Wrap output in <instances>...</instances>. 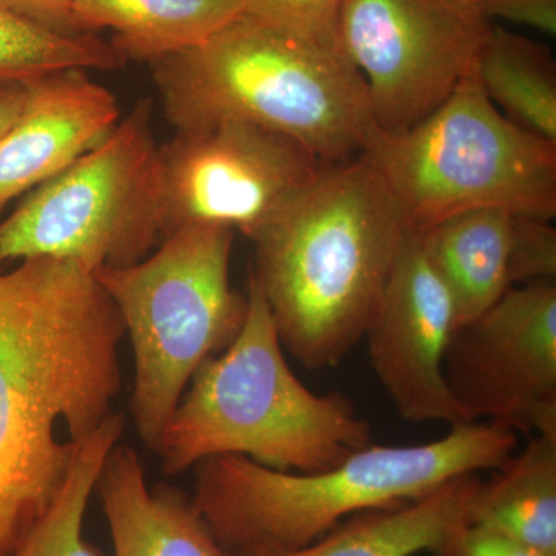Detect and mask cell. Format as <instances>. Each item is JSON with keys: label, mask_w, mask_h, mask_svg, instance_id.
Listing matches in <instances>:
<instances>
[{"label": "cell", "mask_w": 556, "mask_h": 556, "mask_svg": "<svg viewBox=\"0 0 556 556\" xmlns=\"http://www.w3.org/2000/svg\"><path fill=\"white\" fill-rule=\"evenodd\" d=\"M123 318L72 260H21L0 273V556L60 495L80 445L123 388Z\"/></svg>", "instance_id": "1"}, {"label": "cell", "mask_w": 556, "mask_h": 556, "mask_svg": "<svg viewBox=\"0 0 556 556\" xmlns=\"http://www.w3.org/2000/svg\"><path fill=\"white\" fill-rule=\"evenodd\" d=\"M409 226L367 153L327 163L254 240L252 277L281 345L334 367L364 339Z\"/></svg>", "instance_id": "2"}, {"label": "cell", "mask_w": 556, "mask_h": 556, "mask_svg": "<svg viewBox=\"0 0 556 556\" xmlns=\"http://www.w3.org/2000/svg\"><path fill=\"white\" fill-rule=\"evenodd\" d=\"M517 444L510 428L463 422L427 444L368 445L316 473L211 456L193 467L192 501L230 556L294 551L362 511L409 503L457 477L495 470Z\"/></svg>", "instance_id": "3"}, {"label": "cell", "mask_w": 556, "mask_h": 556, "mask_svg": "<svg viewBox=\"0 0 556 556\" xmlns=\"http://www.w3.org/2000/svg\"><path fill=\"white\" fill-rule=\"evenodd\" d=\"M247 295L239 336L197 369L172 416L160 453L169 477L218 455L316 473L372 444L371 427L345 394L313 393L289 368L268 302L251 273Z\"/></svg>", "instance_id": "4"}, {"label": "cell", "mask_w": 556, "mask_h": 556, "mask_svg": "<svg viewBox=\"0 0 556 556\" xmlns=\"http://www.w3.org/2000/svg\"><path fill=\"white\" fill-rule=\"evenodd\" d=\"M149 65L177 131L243 121L298 139L324 163H340L364 152L376 129L365 80L342 51L247 14L195 49Z\"/></svg>", "instance_id": "5"}, {"label": "cell", "mask_w": 556, "mask_h": 556, "mask_svg": "<svg viewBox=\"0 0 556 556\" xmlns=\"http://www.w3.org/2000/svg\"><path fill=\"white\" fill-rule=\"evenodd\" d=\"M236 230L190 223L141 262L98 270L134 350L130 412L138 437L160 456L172 416L197 369L236 340L248 295L230 285Z\"/></svg>", "instance_id": "6"}, {"label": "cell", "mask_w": 556, "mask_h": 556, "mask_svg": "<svg viewBox=\"0 0 556 556\" xmlns=\"http://www.w3.org/2000/svg\"><path fill=\"white\" fill-rule=\"evenodd\" d=\"M364 153L409 228L475 208L556 217V142L511 123L486 97L477 67L409 129L388 134L376 126Z\"/></svg>", "instance_id": "7"}, {"label": "cell", "mask_w": 556, "mask_h": 556, "mask_svg": "<svg viewBox=\"0 0 556 556\" xmlns=\"http://www.w3.org/2000/svg\"><path fill=\"white\" fill-rule=\"evenodd\" d=\"M150 115V102L139 101L101 144L28 192L0 222V265L54 257L97 274L152 254L164 233Z\"/></svg>", "instance_id": "8"}, {"label": "cell", "mask_w": 556, "mask_h": 556, "mask_svg": "<svg viewBox=\"0 0 556 556\" xmlns=\"http://www.w3.org/2000/svg\"><path fill=\"white\" fill-rule=\"evenodd\" d=\"M492 25L455 0H343L340 46L365 80L376 126L407 130L447 101Z\"/></svg>", "instance_id": "9"}, {"label": "cell", "mask_w": 556, "mask_h": 556, "mask_svg": "<svg viewBox=\"0 0 556 556\" xmlns=\"http://www.w3.org/2000/svg\"><path fill=\"white\" fill-rule=\"evenodd\" d=\"M159 155L164 239L207 223L254 241L327 164L298 139L243 121L178 130Z\"/></svg>", "instance_id": "10"}, {"label": "cell", "mask_w": 556, "mask_h": 556, "mask_svg": "<svg viewBox=\"0 0 556 556\" xmlns=\"http://www.w3.org/2000/svg\"><path fill=\"white\" fill-rule=\"evenodd\" d=\"M444 375L467 422L556 439V281L511 287L457 328Z\"/></svg>", "instance_id": "11"}, {"label": "cell", "mask_w": 556, "mask_h": 556, "mask_svg": "<svg viewBox=\"0 0 556 556\" xmlns=\"http://www.w3.org/2000/svg\"><path fill=\"white\" fill-rule=\"evenodd\" d=\"M455 331L453 300L419 232L409 228L364 336L372 371L407 422H467L444 375L445 351Z\"/></svg>", "instance_id": "12"}, {"label": "cell", "mask_w": 556, "mask_h": 556, "mask_svg": "<svg viewBox=\"0 0 556 556\" xmlns=\"http://www.w3.org/2000/svg\"><path fill=\"white\" fill-rule=\"evenodd\" d=\"M24 86V108L0 138V211L101 144L121 118L115 94L87 70H62Z\"/></svg>", "instance_id": "13"}, {"label": "cell", "mask_w": 556, "mask_h": 556, "mask_svg": "<svg viewBox=\"0 0 556 556\" xmlns=\"http://www.w3.org/2000/svg\"><path fill=\"white\" fill-rule=\"evenodd\" d=\"M94 492L115 556H230L219 546L192 497L169 485L149 489L138 453L116 444Z\"/></svg>", "instance_id": "14"}, {"label": "cell", "mask_w": 556, "mask_h": 556, "mask_svg": "<svg viewBox=\"0 0 556 556\" xmlns=\"http://www.w3.org/2000/svg\"><path fill=\"white\" fill-rule=\"evenodd\" d=\"M479 482L464 475L419 500L354 515L308 546L240 556H437L467 525Z\"/></svg>", "instance_id": "15"}, {"label": "cell", "mask_w": 556, "mask_h": 556, "mask_svg": "<svg viewBox=\"0 0 556 556\" xmlns=\"http://www.w3.org/2000/svg\"><path fill=\"white\" fill-rule=\"evenodd\" d=\"M244 0H75L80 33H113L124 61L150 62L195 49L243 14Z\"/></svg>", "instance_id": "16"}, {"label": "cell", "mask_w": 556, "mask_h": 556, "mask_svg": "<svg viewBox=\"0 0 556 556\" xmlns=\"http://www.w3.org/2000/svg\"><path fill=\"white\" fill-rule=\"evenodd\" d=\"M511 215L503 208H475L417 229L431 266L453 300L456 329L484 314L511 288Z\"/></svg>", "instance_id": "17"}, {"label": "cell", "mask_w": 556, "mask_h": 556, "mask_svg": "<svg viewBox=\"0 0 556 556\" xmlns=\"http://www.w3.org/2000/svg\"><path fill=\"white\" fill-rule=\"evenodd\" d=\"M486 482H479L467 525L556 555V439L530 437Z\"/></svg>", "instance_id": "18"}, {"label": "cell", "mask_w": 556, "mask_h": 556, "mask_svg": "<svg viewBox=\"0 0 556 556\" xmlns=\"http://www.w3.org/2000/svg\"><path fill=\"white\" fill-rule=\"evenodd\" d=\"M477 75L511 123L556 142V62L548 47L493 24L479 51Z\"/></svg>", "instance_id": "19"}, {"label": "cell", "mask_w": 556, "mask_h": 556, "mask_svg": "<svg viewBox=\"0 0 556 556\" xmlns=\"http://www.w3.org/2000/svg\"><path fill=\"white\" fill-rule=\"evenodd\" d=\"M124 427V416L113 413L100 430L80 445L60 495L10 556H101L84 540V517L105 457L119 444Z\"/></svg>", "instance_id": "20"}, {"label": "cell", "mask_w": 556, "mask_h": 556, "mask_svg": "<svg viewBox=\"0 0 556 556\" xmlns=\"http://www.w3.org/2000/svg\"><path fill=\"white\" fill-rule=\"evenodd\" d=\"M126 61L94 35H64L0 11V86L30 83L62 70L124 67Z\"/></svg>", "instance_id": "21"}, {"label": "cell", "mask_w": 556, "mask_h": 556, "mask_svg": "<svg viewBox=\"0 0 556 556\" xmlns=\"http://www.w3.org/2000/svg\"><path fill=\"white\" fill-rule=\"evenodd\" d=\"M342 7L343 0H244L243 14L311 46L342 51Z\"/></svg>", "instance_id": "22"}, {"label": "cell", "mask_w": 556, "mask_h": 556, "mask_svg": "<svg viewBox=\"0 0 556 556\" xmlns=\"http://www.w3.org/2000/svg\"><path fill=\"white\" fill-rule=\"evenodd\" d=\"M556 229L552 219L511 215L508 247L510 287L536 280H555Z\"/></svg>", "instance_id": "23"}, {"label": "cell", "mask_w": 556, "mask_h": 556, "mask_svg": "<svg viewBox=\"0 0 556 556\" xmlns=\"http://www.w3.org/2000/svg\"><path fill=\"white\" fill-rule=\"evenodd\" d=\"M486 20L503 17L547 35L556 33V0H455Z\"/></svg>", "instance_id": "24"}, {"label": "cell", "mask_w": 556, "mask_h": 556, "mask_svg": "<svg viewBox=\"0 0 556 556\" xmlns=\"http://www.w3.org/2000/svg\"><path fill=\"white\" fill-rule=\"evenodd\" d=\"M437 556H556L527 547L517 541L490 532L482 527L466 525Z\"/></svg>", "instance_id": "25"}, {"label": "cell", "mask_w": 556, "mask_h": 556, "mask_svg": "<svg viewBox=\"0 0 556 556\" xmlns=\"http://www.w3.org/2000/svg\"><path fill=\"white\" fill-rule=\"evenodd\" d=\"M75 0H0V11L64 35H86L76 27Z\"/></svg>", "instance_id": "26"}, {"label": "cell", "mask_w": 556, "mask_h": 556, "mask_svg": "<svg viewBox=\"0 0 556 556\" xmlns=\"http://www.w3.org/2000/svg\"><path fill=\"white\" fill-rule=\"evenodd\" d=\"M25 102L24 84L0 86V138L9 131L17 119Z\"/></svg>", "instance_id": "27"}]
</instances>
